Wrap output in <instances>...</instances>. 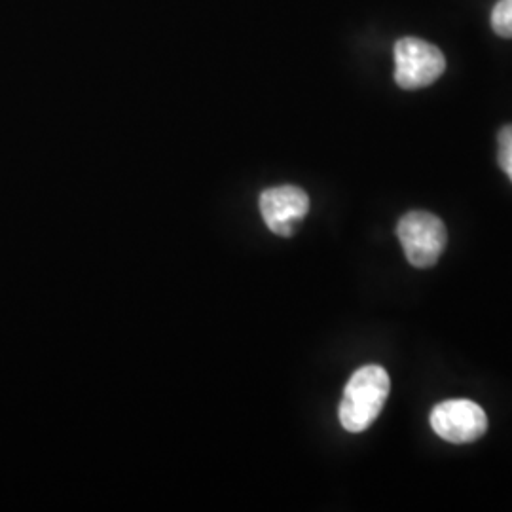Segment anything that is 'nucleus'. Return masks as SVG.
I'll return each mask as SVG.
<instances>
[{"mask_svg": "<svg viewBox=\"0 0 512 512\" xmlns=\"http://www.w3.org/2000/svg\"><path fill=\"white\" fill-rule=\"evenodd\" d=\"M395 82L403 90H420L435 84L444 69L446 59L437 46L421 38H401L395 44Z\"/></svg>", "mask_w": 512, "mask_h": 512, "instance_id": "3", "label": "nucleus"}, {"mask_svg": "<svg viewBox=\"0 0 512 512\" xmlns=\"http://www.w3.org/2000/svg\"><path fill=\"white\" fill-rule=\"evenodd\" d=\"M310 211V198L298 186H275L260 194V213L275 236L291 238Z\"/></svg>", "mask_w": 512, "mask_h": 512, "instance_id": "5", "label": "nucleus"}, {"mask_svg": "<svg viewBox=\"0 0 512 512\" xmlns=\"http://www.w3.org/2000/svg\"><path fill=\"white\" fill-rule=\"evenodd\" d=\"M391 391L385 368L368 365L359 368L344 389L340 403V423L349 433H363L378 420Z\"/></svg>", "mask_w": 512, "mask_h": 512, "instance_id": "1", "label": "nucleus"}, {"mask_svg": "<svg viewBox=\"0 0 512 512\" xmlns=\"http://www.w3.org/2000/svg\"><path fill=\"white\" fill-rule=\"evenodd\" d=\"M499 152H497V160L501 169L507 173V177L511 179L512 183V124L505 126L499 131Z\"/></svg>", "mask_w": 512, "mask_h": 512, "instance_id": "7", "label": "nucleus"}, {"mask_svg": "<svg viewBox=\"0 0 512 512\" xmlns=\"http://www.w3.org/2000/svg\"><path fill=\"white\" fill-rule=\"evenodd\" d=\"M431 427L446 442L469 444L486 435L488 418L480 404L469 399H450L433 408Z\"/></svg>", "mask_w": 512, "mask_h": 512, "instance_id": "4", "label": "nucleus"}, {"mask_svg": "<svg viewBox=\"0 0 512 512\" xmlns=\"http://www.w3.org/2000/svg\"><path fill=\"white\" fill-rule=\"evenodd\" d=\"M397 236L408 262L416 268L435 266L448 241L444 222L427 211L406 213L397 224Z\"/></svg>", "mask_w": 512, "mask_h": 512, "instance_id": "2", "label": "nucleus"}, {"mask_svg": "<svg viewBox=\"0 0 512 512\" xmlns=\"http://www.w3.org/2000/svg\"><path fill=\"white\" fill-rule=\"evenodd\" d=\"M492 29L497 37L512 38V0H499L495 4Z\"/></svg>", "mask_w": 512, "mask_h": 512, "instance_id": "6", "label": "nucleus"}]
</instances>
